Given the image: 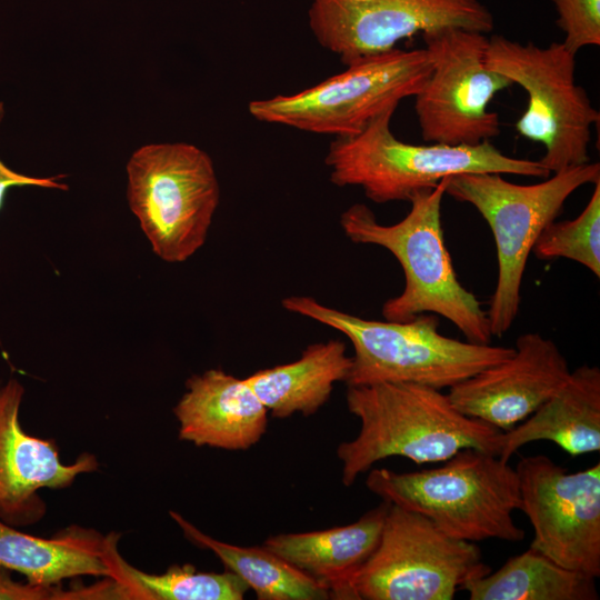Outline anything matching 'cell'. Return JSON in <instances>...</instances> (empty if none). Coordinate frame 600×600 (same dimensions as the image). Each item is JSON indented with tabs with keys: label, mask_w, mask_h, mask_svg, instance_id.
Here are the masks:
<instances>
[{
	"label": "cell",
	"mask_w": 600,
	"mask_h": 600,
	"mask_svg": "<svg viewBox=\"0 0 600 600\" xmlns=\"http://www.w3.org/2000/svg\"><path fill=\"white\" fill-rule=\"evenodd\" d=\"M346 401L360 421L356 438L337 448L346 487L393 456L422 464L444 462L468 448L498 453L501 431L459 411L439 389L409 382L352 386Z\"/></svg>",
	"instance_id": "cell-1"
},
{
	"label": "cell",
	"mask_w": 600,
	"mask_h": 600,
	"mask_svg": "<svg viewBox=\"0 0 600 600\" xmlns=\"http://www.w3.org/2000/svg\"><path fill=\"white\" fill-rule=\"evenodd\" d=\"M448 179L414 193L410 211L397 223L382 224L367 204L354 203L341 213L340 226L352 242L387 249L403 270L402 292L382 304L384 320L403 322L433 313L453 323L467 341L488 344L492 334L487 311L459 281L444 241L441 203Z\"/></svg>",
	"instance_id": "cell-2"
},
{
	"label": "cell",
	"mask_w": 600,
	"mask_h": 600,
	"mask_svg": "<svg viewBox=\"0 0 600 600\" xmlns=\"http://www.w3.org/2000/svg\"><path fill=\"white\" fill-rule=\"evenodd\" d=\"M292 313L344 334L353 347L346 384L418 383L442 390L508 357L513 347L461 341L439 332V318L421 313L398 322L369 320L328 307L309 296L281 301Z\"/></svg>",
	"instance_id": "cell-3"
},
{
	"label": "cell",
	"mask_w": 600,
	"mask_h": 600,
	"mask_svg": "<svg viewBox=\"0 0 600 600\" xmlns=\"http://www.w3.org/2000/svg\"><path fill=\"white\" fill-rule=\"evenodd\" d=\"M366 486L382 501L423 516L458 540L524 538L512 517L520 508L516 468L489 451L462 449L444 464L421 471L371 469Z\"/></svg>",
	"instance_id": "cell-4"
},
{
	"label": "cell",
	"mask_w": 600,
	"mask_h": 600,
	"mask_svg": "<svg viewBox=\"0 0 600 600\" xmlns=\"http://www.w3.org/2000/svg\"><path fill=\"white\" fill-rule=\"evenodd\" d=\"M397 108L372 119L359 133L336 137L324 163L337 187H359L376 203L409 201L442 179L461 173L548 178L540 161L513 158L489 140L474 146L412 144L399 140L390 123Z\"/></svg>",
	"instance_id": "cell-5"
},
{
	"label": "cell",
	"mask_w": 600,
	"mask_h": 600,
	"mask_svg": "<svg viewBox=\"0 0 600 600\" xmlns=\"http://www.w3.org/2000/svg\"><path fill=\"white\" fill-rule=\"evenodd\" d=\"M551 174L534 184L513 183L490 172L448 179L446 193L473 206L493 234L498 277L487 310L492 337H502L518 317L521 284L538 237L576 190L600 181V164L588 162Z\"/></svg>",
	"instance_id": "cell-6"
},
{
	"label": "cell",
	"mask_w": 600,
	"mask_h": 600,
	"mask_svg": "<svg viewBox=\"0 0 600 600\" xmlns=\"http://www.w3.org/2000/svg\"><path fill=\"white\" fill-rule=\"evenodd\" d=\"M128 203L152 251L181 263L206 242L220 202L210 156L186 142L150 143L127 164Z\"/></svg>",
	"instance_id": "cell-7"
},
{
	"label": "cell",
	"mask_w": 600,
	"mask_h": 600,
	"mask_svg": "<svg viewBox=\"0 0 600 600\" xmlns=\"http://www.w3.org/2000/svg\"><path fill=\"white\" fill-rule=\"evenodd\" d=\"M484 61L527 92V108L514 128L544 147L539 161L550 173L590 162L591 129L600 113L576 82V54L562 42L539 47L494 34L488 39Z\"/></svg>",
	"instance_id": "cell-8"
},
{
	"label": "cell",
	"mask_w": 600,
	"mask_h": 600,
	"mask_svg": "<svg viewBox=\"0 0 600 600\" xmlns=\"http://www.w3.org/2000/svg\"><path fill=\"white\" fill-rule=\"evenodd\" d=\"M292 94L249 102L258 121L336 137L359 133L372 119L423 87L432 70L424 48L393 49Z\"/></svg>",
	"instance_id": "cell-9"
},
{
	"label": "cell",
	"mask_w": 600,
	"mask_h": 600,
	"mask_svg": "<svg viewBox=\"0 0 600 600\" xmlns=\"http://www.w3.org/2000/svg\"><path fill=\"white\" fill-rule=\"evenodd\" d=\"M490 571L476 543L389 503L379 542L350 578L342 600H452Z\"/></svg>",
	"instance_id": "cell-10"
},
{
	"label": "cell",
	"mask_w": 600,
	"mask_h": 600,
	"mask_svg": "<svg viewBox=\"0 0 600 600\" xmlns=\"http://www.w3.org/2000/svg\"><path fill=\"white\" fill-rule=\"evenodd\" d=\"M432 70L414 96V111L427 142L474 146L500 133L493 97L513 83L488 68L484 33L447 28L422 34Z\"/></svg>",
	"instance_id": "cell-11"
},
{
	"label": "cell",
	"mask_w": 600,
	"mask_h": 600,
	"mask_svg": "<svg viewBox=\"0 0 600 600\" xmlns=\"http://www.w3.org/2000/svg\"><path fill=\"white\" fill-rule=\"evenodd\" d=\"M308 22L317 42L344 66L389 52L416 34L447 28L493 30L479 0H312Z\"/></svg>",
	"instance_id": "cell-12"
},
{
	"label": "cell",
	"mask_w": 600,
	"mask_h": 600,
	"mask_svg": "<svg viewBox=\"0 0 600 600\" xmlns=\"http://www.w3.org/2000/svg\"><path fill=\"white\" fill-rule=\"evenodd\" d=\"M516 471L520 508L533 529L530 548L556 563L600 577V463L568 472L543 454Z\"/></svg>",
	"instance_id": "cell-13"
},
{
	"label": "cell",
	"mask_w": 600,
	"mask_h": 600,
	"mask_svg": "<svg viewBox=\"0 0 600 600\" xmlns=\"http://www.w3.org/2000/svg\"><path fill=\"white\" fill-rule=\"evenodd\" d=\"M513 353L449 388L462 413L509 431L538 410L568 380L571 370L557 343L540 333L520 334Z\"/></svg>",
	"instance_id": "cell-14"
},
{
	"label": "cell",
	"mask_w": 600,
	"mask_h": 600,
	"mask_svg": "<svg viewBox=\"0 0 600 600\" xmlns=\"http://www.w3.org/2000/svg\"><path fill=\"white\" fill-rule=\"evenodd\" d=\"M23 394L17 379L0 388V519L13 527L36 523L44 516L39 490L66 489L99 466L87 452L66 464L53 441L27 433L19 418Z\"/></svg>",
	"instance_id": "cell-15"
},
{
	"label": "cell",
	"mask_w": 600,
	"mask_h": 600,
	"mask_svg": "<svg viewBox=\"0 0 600 600\" xmlns=\"http://www.w3.org/2000/svg\"><path fill=\"white\" fill-rule=\"evenodd\" d=\"M173 408L179 439L197 447L247 450L267 431L268 409L246 379L222 369L191 376Z\"/></svg>",
	"instance_id": "cell-16"
},
{
	"label": "cell",
	"mask_w": 600,
	"mask_h": 600,
	"mask_svg": "<svg viewBox=\"0 0 600 600\" xmlns=\"http://www.w3.org/2000/svg\"><path fill=\"white\" fill-rule=\"evenodd\" d=\"M119 539V533L103 536L79 526L40 538L0 519V566L38 586L60 584L66 579L83 576L119 582L124 561L118 549Z\"/></svg>",
	"instance_id": "cell-17"
},
{
	"label": "cell",
	"mask_w": 600,
	"mask_h": 600,
	"mask_svg": "<svg viewBox=\"0 0 600 600\" xmlns=\"http://www.w3.org/2000/svg\"><path fill=\"white\" fill-rule=\"evenodd\" d=\"M548 440L572 457L600 450V369L582 364L529 418L497 438L498 457L509 461L523 446Z\"/></svg>",
	"instance_id": "cell-18"
},
{
	"label": "cell",
	"mask_w": 600,
	"mask_h": 600,
	"mask_svg": "<svg viewBox=\"0 0 600 600\" xmlns=\"http://www.w3.org/2000/svg\"><path fill=\"white\" fill-rule=\"evenodd\" d=\"M389 503L382 501L357 521L326 530L279 533L262 546L341 599L354 572L376 549Z\"/></svg>",
	"instance_id": "cell-19"
},
{
	"label": "cell",
	"mask_w": 600,
	"mask_h": 600,
	"mask_svg": "<svg viewBox=\"0 0 600 600\" xmlns=\"http://www.w3.org/2000/svg\"><path fill=\"white\" fill-rule=\"evenodd\" d=\"M351 362L344 342H316L298 360L259 370L246 381L273 418L308 417L329 400L336 382H346Z\"/></svg>",
	"instance_id": "cell-20"
},
{
	"label": "cell",
	"mask_w": 600,
	"mask_h": 600,
	"mask_svg": "<svg viewBox=\"0 0 600 600\" xmlns=\"http://www.w3.org/2000/svg\"><path fill=\"white\" fill-rule=\"evenodd\" d=\"M470 600H598L596 579L529 548L497 571L468 582Z\"/></svg>",
	"instance_id": "cell-21"
},
{
	"label": "cell",
	"mask_w": 600,
	"mask_h": 600,
	"mask_svg": "<svg viewBox=\"0 0 600 600\" xmlns=\"http://www.w3.org/2000/svg\"><path fill=\"white\" fill-rule=\"evenodd\" d=\"M170 517L193 544L213 552L229 570L241 578L259 600H324L330 593L322 584L261 547H240L217 540L176 511Z\"/></svg>",
	"instance_id": "cell-22"
},
{
	"label": "cell",
	"mask_w": 600,
	"mask_h": 600,
	"mask_svg": "<svg viewBox=\"0 0 600 600\" xmlns=\"http://www.w3.org/2000/svg\"><path fill=\"white\" fill-rule=\"evenodd\" d=\"M119 584L127 600H242L249 590L233 572H199L191 564H173L160 574L143 572L126 560Z\"/></svg>",
	"instance_id": "cell-23"
},
{
	"label": "cell",
	"mask_w": 600,
	"mask_h": 600,
	"mask_svg": "<svg viewBox=\"0 0 600 600\" xmlns=\"http://www.w3.org/2000/svg\"><path fill=\"white\" fill-rule=\"evenodd\" d=\"M531 252L540 260L576 261L600 277V181L582 212L572 220L550 222Z\"/></svg>",
	"instance_id": "cell-24"
},
{
	"label": "cell",
	"mask_w": 600,
	"mask_h": 600,
	"mask_svg": "<svg viewBox=\"0 0 600 600\" xmlns=\"http://www.w3.org/2000/svg\"><path fill=\"white\" fill-rule=\"evenodd\" d=\"M556 23L563 31L562 44L576 54L584 47L600 44V0H550Z\"/></svg>",
	"instance_id": "cell-25"
},
{
	"label": "cell",
	"mask_w": 600,
	"mask_h": 600,
	"mask_svg": "<svg viewBox=\"0 0 600 600\" xmlns=\"http://www.w3.org/2000/svg\"><path fill=\"white\" fill-rule=\"evenodd\" d=\"M94 584L63 590L58 584L21 583L11 578V570L0 566V600H96Z\"/></svg>",
	"instance_id": "cell-26"
},
{
	"label": "cell",
	"mask_w": 600,
	"mask_h": 600,
	"mask_svg": "<svg viewBox=\"0 0 600 600\" xmlns=\"http://www.w3.org/2000/svg\"><path fill=\"white\" fill-rule=\"evenodd\" d=\"M1 114H2V104L0 103V119H1ZM59 178L60 177L37 178V177H29L26 174H21L8 168L0 160V210L3 207L6 194L11 187L34 186V187L67 190L68 186L62 182H59Z\"/></svg>",
	"instance_id": "cell-27"
}]
</instances>
